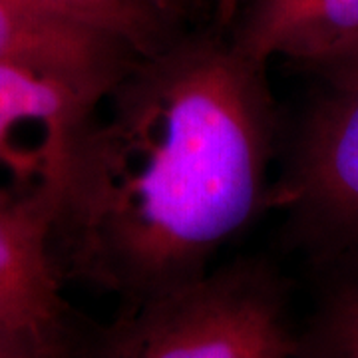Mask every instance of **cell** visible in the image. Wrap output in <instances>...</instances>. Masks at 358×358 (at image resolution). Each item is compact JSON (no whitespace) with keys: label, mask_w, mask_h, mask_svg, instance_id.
Wrapping results in <instances>:
<instances>
[{"label":"cell","mask_w":358,"mask_h":358,"mask_svg":"<svg viewBox=\"0 0 358 358\" xmlns=\"http://www.w3.org/2000/svg\"><path fill=\"white\" fill-rule=\"evenodd\" d=\"M265 70L215 38L134 60L78 141L52 221L64 279L128 307L211 271L271 203Z\"/></svg>","instance_id":"cell-1"},{"label":"cell","mask_w":358,"mask_h":358,"mask_svg":"<svg viewBox=\"0 0 358 358\" xmlns=\"http://www.w3.org/2000/svg\"><path fill=\"white\" fill-rule=\"evenodd\" d=\"M289 291L261 259H237L124 307L88 358H293Z\"/></svg>","instance_id":"cell-2"},{"label":"cell","mask_w":358,"mask_h":358,"mask_svg":"<svg viewBox=\"0 0 358 358\" xmlns=\"http://www.w3.org/2000/svg\"><path fill=\"white\" fill-rule=\"evenodd\" d=\"M324 82L268 203L289 211L315 263L358 251V78Z\"/></svg>","instance_id":"cell-3"},{"label":"cell","mask_w":358,"mask_h":358,"mask_svg":"<svg viewBox=\"0 0 358 358\" xmlns=\"http://www.w3.org/2000/svg\"><path fill=\"white\" fill-rule=\"evenodd\" d=\"M106 94L72 78L0 64V199L56 215L78 141Z\"/></svg>","instance_id":"cell-4"},{"label":"cell","mask_w":358,"mask_h":358,"mask_svg":"<svg viewBox=\"0 0 358 358\" xmlns=\"http://www.w3.org/2000/svg\"><path fill=\"white\" fill-rule=\"evenodd\" d=\"M54 213L0 199V334L82 338L52 251Z\"/></svg>","instance_id":"cell-5"},{"label":"cell","mask_w":358,"mask_h":358,"mask_svg":"<svg viewBox=\"0 0 358 358\" xmlns=\"http://www.w3.org/2000/svg\"><path fill=\"white\" fill-rule=\"evenodd\" d=\"M231 44L261 68L319 70L358 44V0H251Z\"/></svg>","instance_id":"cell-6"},{"label":"cell","mask_w":358,"mask_h":358,"mask_svg":"<svg viewBox=\"0 0 358 358\" xmlns=\"http://www.w3.org/2000/svg\"><path fill=\"white\" fill-rule=\"evenodd\" d=\"M138 56L100 32L0 0V64L52 72L108 92Z\"/></svg>","instance_id":"cell-7"},{"label":"cell","mask_w":358,"mask_h":358,"mask_svg":"<svg viewBox=\"0 0 358 358\" xmlns=\"http://www.w3.org/2000/svg\"><path fill=\"white\" fill-rule=\"evenodd\" d=\"M320 282L293 358H358V251L317 261Z\"/></svg>","instance_id":"cell-8"},{"label":"cell","mask_w":358,"mask_h":358,"mask_svg":"<svg viewBox=\"0 0 358 358\" xmlns=\"http://www.w3.org/2000/svg\"><path fill=\"white\" fill-rule=\"evenodd\" d=\"M32 13L60 22L82 26L103 36L117 40L128 48L148 56L164 48L171 36L167 34V16L150 0H14Z\"/></svg>","instance_id":"cell-9"},{"label":"cell","mask_w":358,"mask_h":358,"mask_svg":"<svg viewBox=\"0 0 358 358\" xmlns=\"http://www.w3.org/2000/svg\"><path fill=\"white\" fill-rule=\"evenodd\" d=\"M92 341H48L0 334V358H88Z\"/></svg>","instance_id":"cell-10"},{"label":"cell","mask_w":358,"mask_h":358,"mask_svg":"<svg viewBox=\"0 0 358 358\" xmlns=\"http://www.w3.org/2000/svg\"><path fill=\"white\" fill-rule=\"evenodd\" d=\"M315 72L322 78H358V44Z\"/></svg>","instance_id":"cell-11"},{"label":"cell","mask_w":358,"mask_h":358,"mask_svg":"<svg viewBox=\"0 0 358 358\" xmlns=\"http://www.w3.org/2000/svg\"><path fill=\"white\" fill-rule=\"evenodd\" d=\"M152 4H154L155 8L159 10L162 14H169L171 10H176V8H179L185 0H150Z\"/></svg>","instance_id":"cell-12"}]
</instances>
